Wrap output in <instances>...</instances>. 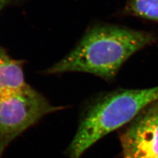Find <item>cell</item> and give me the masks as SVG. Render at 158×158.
<instances>
[{
	"instance_id": "4",
	"label": "cell",
	"mask_w": 158,
	"mask_h": 158,
	"mask_svg": "<svg viewBox=\"0 0 158 158\" xmlns=\"http://www.w3.org/2000/svg\"><path fill=\"white\" fill-rule=\"evenodd\" d=\"M121 141L124 158H158V101L137 115Z\"/></svg>"
},
{
	"instance_id": "6",
	"label": "cell",
	"mask_w": 158,
	"mask_h": 158,
	"mask_svg": "<svg viewBox=\"0 0 158 158\" xmlns=\"http://www.w3.org/2000/svg\"><path fill=\"white\" fill-rule=\"evenodd\" d=\"M126 11L136 17L158 22V0H128Z\"/></svg>"
},
{
	"instance_id": "7",
	"label": "cell",
	"mask_w": 158,
	"mask_h": 158,
	"mask_svg": "<svg viewBox=\"0 0 158 158\" xmlns=\"http://www.w3.org/2000/svg\"><path fill=\"white\" fill-rule=\"evenodd\" d=\"M7 0H0V10H1L6 4Z\"/></svg>"
},
{
	"instance_id": "5",
	"label": "cell",
	"mask_w": 158,
	"mask_h": 158,
	"mask_svg": "<svg viewBox=\"0 0 158 158\" xmlns=\"http://www.w3.org/2000/svg\"><path fill=\"white\" fill-rule=\"evenodd\" d=\"M27 85L22 62L11 58L0 48V98L11 94Z\"/></svg>"
},
{
	"instance_id": "2",
	"label": "cell",
	"mask_w": 158,
	"mask_h": 158,
	"mask_svg": "<svg viewBox=\"0 0 158 158\" xmlns=\"http://www.w3.org/2000/svg\"><path fill=\"white\" fill-rule=\"evenodd\" d=\"M158 101V86L145 89H121L98 99L81 118L67 150L69 158H81L88 148L117 128L134 120Z\"/></svg>"
},
{
	"instance_id": "3",
	"label": "cell",
	"mask_w": 158,
	"mask_h": 158,
	"mask_svg": "<svg viewBox=\"0 0 158 158\" xmlns=\"http://www.w3.org/2000/svg\"><path fill=\"white\" fill-rule=\"evenodd\" d=\"M64 109L27 85L0 98V157L11 142L46 115Z\"/></svg>"
},
{
	"instance_id": "1",
	"label": "cell",
	"mask_w": 158,
	"mask_h": 158,
	"mask_svg": "<svg viewBox=\"0 0 158 158\" xmlns=\"http://www.w3.org/2000/svg\"><path fill=\"white\" fill-rule=\"evenodd\" d=\"M156 40L149 32L115 26L94 27L70 53L44 73L82 72L111 80L128 58Z\"/></svg>"
}]
</instances>
